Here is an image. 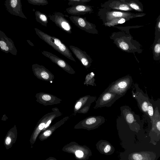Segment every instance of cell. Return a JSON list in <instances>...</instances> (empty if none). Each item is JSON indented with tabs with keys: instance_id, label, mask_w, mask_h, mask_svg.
Instances as JSON below:
<instances>
[{
	"instance_id": "cell-1",
	"label": "cell",
	"mask_w": 160,
	"mask_h": 160,
	"mask_svg": "<svg viewBox=\"0 0 160 160\" xmlns=\"http://www.w3.org/2000/svg\"><path fill=\"white\" fill-rule=\"evenodd\" d=\"M110 38L117 47L123 52L134 54L136 52L140 54L142 52L140 44L130 35L113 34Z\"/></svg>"
},
{
	"instance_id": "cell-2",
	"label": "cell",
	"mask_w": 160,
	"mask_h": 160,
	"mask_svg": "<svg viewBox=\"0 0 160 160\" xmlns=\"http://www.w3.org/2000/svg\"><path fill=\"white\" fill-rule=\"evenodd\" d=\"M34 29L36 34L40 39L68 58L76 62L69 49L59 39L50 36L37 28H35Z\"/></svg>"
},
{
	"instance_id": "cell-3",
	"label": "cell",
	"mask_w": 160,
	"mask_h": 160,
	"mask_svg": "<svg viewBox=\"0 0 160 160\" xmlns=\"http://www.w3.org/2000/svg\"><path fill=\"white\" fill-rule=\"evenodd\" d=\"M133 80L132 77L126 75L112 82L104 90L123 96L131 88Z\"/></svg>"
},
{
	"instance_id": "cell-4",
	"label": "cell",
	"mask_w": 160,
	"mask_h": 160,
	"mask_svg": "<svg viewBox=\"0 0 160 160\" xmlns=\"http://www.w3.org/2000/svg\"><path fill=\"white\" fill-rule=\"evenodd\" d=\"M151 123L152 128L149 134L150 143L156 145L160 139V114L157 107L154 110Z\"/></svg>"
},
{
	"instance_id": "cell-5",
	"label": "cell",
	"mask_w": 160,
	"mask_h": 160,
	"mask_svg": "<svg viewBox=\"0 0 160 160\" xmlns=\"http://www.w3.org/2000/svg\"><path fill=\"white\" fill-rule=\"evenodd\" d=\"M134 86L135 90H132V96L137 101L138 106L142 112L148 115L147 109L149 98L148 95L139 88L138 84L135 83Z\"/></svg>"
},
{
	"instance_id": "cell-6",
	"label": "cell",
	"mask_w": 160,
	"mask_h": 160,
	"mask_svg": "<svg viewBox=\"0 0 160 160\" xmlns=\"http://www.w3.org/2000/svg\"><path fill=\"white\" fill-rule=\"evenodd\" d=\"M122 97L115 93L104 91L97 100L95 107L98 108L110 107Z\"/></svg>"
},
{
	"instance_id": "cell-7",
	"label": "cell",
	"mask_w": 160,
	"mask_h": 160,
	"mask_svg": "<svg viewBox=\"0 0 160 160\" xmlns=\"http://www.w3.org/2000/svg\"><path fill=\"white\" fill-rule=\"evenodd\" d=\"M48 17L57 26L69 34L72 33V27L62 13L56 12L53 14H49Z\"/></svg>"
},
{
	"instance_id": "cell-8",
	"label": "cell",
	"mask_w": 160,
	"mask_h": 160,
	"mask_svg": "<svg viewBox=\"0 0 160 160\" xmlns=\"http://www.w3.org/2000/svg\"><path fill=\"white\" fill-rule=\"evenodd\" d=\"M69 18L73 23L82 30L90 33H98L94 25L87 21L85 17L82 18L77 15H71Z\"/></svg>"
},
{
	"instance_id": "cell-9",
	"label": "cell",
	"mask_w": 160,
	"mask_h": 160,
	"mask_svg": "<svg viewBox=\"0 0 160 160\" xmlns=\"http://www.w3.org/2000/svg\"><path fill=\"white\" fill-rule=\"evenodd\" d=\"M34 75L38 79L52 83L54 78V75L44 66L38 64L32 65Z\"/></svg>"
},
{
	"instance_id": "cell-10",
	"label": "cell",
	"mask_w": 160,
	"mask_h": 160,
	"mask_svg": "<svg viewBox=\"0 0 160 160\" xmlns=\"http://www.w3.org/2000/svg\"><path fill=\"white\" fill-rule=\"evenodd\" d=\"M0 49L7 53L9 52L14 55H17V50L13 42L1 30H0Z\"/></svg>"
},
{
	"instance_id": "cell-11",
	"label": "cell",
	"mask_w": 160,
	"mask_h": 160,
	"mask_svg": "<svg viewBox=\"0 0 160 160\" xmlns=\"http://www.w3.org/2000/svg\"><path fill=\"white\" fill-rule=\"evenodd\" d=\"M42 54L48 58L64 71L70 74H74L75 72L72 67L64 60L48 51H43Z\"/></svg>"
},
{
	"instance_id": "cell-12",
	"label": "cell",
	"mask_w": 160,
	"mask_h": 160,
	"mask_svg": "<svg viewBox=\"0 0 160 160\" xmlns=\"http://www.w3.org/2000/svg\"><path fill=\"white\" fill-rule=\"evenodd\" d=\"M5 5L11 14L27 19L23 13L21 0H5Z\"/></svg>"
},
{
	"instance_id": "cell-13",
	"label": "cell",
	"mask_w": 160,
	"mask_h": 160,
	"mask_svg": "<svg viewBox=\"0 0 160 160\" xmlns=\"http://www.w3.org/2000/svg\"><path fill=\"white\" fill-rule=\"evenodd\" d=\"M69 48L76 57L86 69L90 67L92 62V59L85 51L72 45L69 46Z\"/></svg>"
},
{
	"instance_id": "cell-14",
	"label": "cell",
	"mask_w": 160,
	"mask_h": 160,
	"mask_svg": "<svg viewBox=\"0 0 160 160\" xmlns=\"http://www.w3.org/2000/svg\"><path fill=\"white\" fill-rule=\"evenodd\" d=\"M124 107L125 109L122 111V113L126 122L130 128L138 132L140 130V127L135 119L134 112H132L130 108L128 106L127 107H125V106Z\"/></svg>"
},
{
	"instance_id": "cell-15",
	"label": "cell",
	"mask_w": 160,
	"mask_h": 160,
	"mask_svg": "<svg viewBox=\"0 0 160 160\" xmlns=\"http://www.w3.org/2000/svg\"><path fill=\"white\" fill-rule=\"evenodd\" d=\"M155 153L150 151H141L132 153L128 156V160H155Z\"/></svg>"
},
{
	"instance_id": "cell-16",
	"label": "cell",
	"mask_w": 160,
	"mask_h": 160,
	"mask_svg": "<svg viewBox=\"0 0 160 160\" xmlns=\"http://www.w3.org/2000/svg\"><path fill=\"white\" fill-rule=\"evenodd\" d=\"M66 10L69 14L78 16L90 12L92 10L89 6L84 4H79L72 5L71 7L66 8Z\"/></svg>"
},
{
	"instance_id": "cell-17",
	"label": "cell",
	"mask_w": 160,
	"mask_h": 160,
	"mask_svg": "<svg viewBox=\"0 0 160 160\" xmlns=\"http://www.w3.org/2000/svg\"><path fill=\"white\" fill-rule=\"evenodd\" d=\"M98 150L102 154L106 155L113 154L115 150L113 146L108 141L103 140L99 141L96 145Z\"/></svg>"
},
{
	"instance_id": "cell-18",
	"label": "cell",
	"mask_w": 160,
	"mask_h": 160,
	"mask_svg": "<svg viewBox=\"0 0 160 160\" xmlns=\"http://www.w3.org/2000/svg\"><path fill=\"white\" fill-rule=\"evenodd\" d=\"M35 14L36 21L42 26L46 27L48 22L47 15L39 11H36Z\"/></svg>"
},
{
	"instance_id": "cell-19",
	"label": "cell",
	"mask_w": 160,
	"mask_h": 160,
	"mask_svg": "<svg viewBox=\"0 0 160 160\" xmlns=\"http://www.w3.org/2000/svg\"><path fill=\"white\" fill-rule=\"evenodd\" d=\"M153 58L154 60L160 59V38L155 40L152 45Z\"/></svg>"
},
{
	"instance_id": "cell-20",
	"label": "cell",
	"mask_w": 160,
	"mask_h": 160,
	"mask_svg": "<svg viewBox=\"0 0 160 160\" xmlns=\"http://www.w3.org/2000/svg\"><path fill=\"white\" fill-rule=\"evenodd\" d=\"M94 77L95 74L93 72L88 74L85 78L84 84L87 86L90 85L96 86V85L95 82V80Z\"/></svg>"
},
{
	"instance_id": "cell-21",
	"label": "cell",
	"mask_w": 160,
	"mask_h": 160,
	"mask_svg": "<svg viewBox=\"0 0 160 160\" xmlns=\"http://www.w3.org/2000/svg\"><path fill=\"white\" fill-rule=\"evenodd\" d=\"M31 4L38 6H44L48 3V0H27Z\"/></svg>"
},
{
	"instance_id": "cell-22",
	"label": "cell",
	"mask_w": 160,
	"mask_h": 160,
	"mask_svg": "<svg viewBox=\"0 0 160 160\" xmlns=\"http://www.w3.org/2000/svg\"><path fill=\"white\" fill-rule=\"evenodd\" d=\"M150 100V99H149L148 102L147 112L148 116L150 118L151 122L153 119L154 110L152 105L151 103Z\"/></svg>"
},
{
	"instance_id": "cell-23",
	"label": "cell",
	"mask_w": 160,
	"mask_h": 160,
	"mask_svg": "<svg viewBox=\"0 0 160 160\" xmlns=\"http://www.w3.org/2000/svg\"><path fill=\"white\" fill-rule=\"evenodd\" d=\"M69 1L68 4L71 5L79 4H84L90 0H68Z\"/></svg>"
},
{
	"instance_id": "cell-24",
	"label": "cell",
	"mask_w": 160,
	"mask_h": 160,
	"mask_svg": "<svg viewBox=\"0 0 160 160\" xmlns=\"http://www.w3.org/2000/svg\"><path fill=\"white\" fill-rule=\"evenodd\" d=\"M42 96V99L45 101H49L52 98V97L49 94H42L40 95Z\"/></svg>"
},
{
	"instance_id": "cell-25",
	"label": "cell",
	"mask_w": 160,
	"mask_h": 160,
	"mask_svg": "<svg viewBox=\"0 0 160 160\" xmlns=\"http://www.w3.org/2000/svg\"><path fill=\"white\" fill-rule=\"evenodd\" d=\"M119 8L121 10L124 11H128L129 9V8L128 6L124 4L121 5L119 7Z\"/></svg>"
},
{
	"instance_id": "cell-26",
	"label": "cell",
	"mask_w": 160,
	"mask_h": 160,
	"mask_svg": "<svg viewBox=\"0 0 160 160\" xmlns=\"http://www.w3.org/2000/svg\"><path fill=\"white\" fill-rule=\"evenodd\" d=\"M123 13L120 12H114L112 13V15L115 17H120L123 16Z\"/></svg>"
},
{
	"instance_id": "cell-27",
	"label": "cell",
	"mask_w": 160,
	"mask_h": 160,
	"mask_svg": "<svg viewBox=\"0 0 160 160\" xmlns=\"http://www.w3.org/2000/svg\"><path fill=\"white\" fill-rule=\"evenodd\" d=\"M75 154L78 158H82L83 156V153L82 151L77 150Z\"/></svg>"
},
{
	"instance_id": "cell-28",
	"label": "cell",
	"mask_w": 160,
	"mask_h": 160,
	"mask_svg": "<svg viewBox=\"0 0 160 160\" xmlns=\"http://www.w3.org/2000/svg\"><path fill=\"white\" fill-rule=\"evenodd\" d=\"M130 5L131 7L135 10H138L139 9V7L135 3H131Z\"/></svg>"
},
{
	"instance_id": "cell-29",
	"label": "cell",
	"mask_w": 160,
	"mask_h": 160,
	"mask_svg": "<svg viewBox=\"0 0 160 160\" xmlns=\"http://www.w3.org/2000/svg\"><path fill=\"white\" fill-rule=\"evenodd\" d=\"M51 134V131L50 130H48L44 132L43 133V135L46 137H48Z\"/></svg>"
},
{
	"instance_id": "cell-30",
	"label": "cell",
	"mask_w": 160,
	"mask_h": 160,
	"mask_svg": "<svg viewBox=\"0 0 160 160\" xmlns=\"http://www.w3.org/2000/svg\"><path fill=\"white\" fill-rule=\"evenodd\" d=\"M82 105V103L80 102H78L75 105V108L77 110L79 109Z\"/></svg>"
},
{
	"instance_id": "cell-31",
	"label": "cell",
	"mask_w": 160,
	"mask_h": 160,
	"mask_svg": "<svg viewBox=\"0 0 160 160\" xmlns=\"http://www.w3.org/2000/svg\"><path fill=\"white\" fill-rule=\"evenodd\" d=\"M45 126V124L44 123H41L38 126V128L40 130H42L44 128Z\"/></svg>"
},
{
	"instance_id": "cell-32",
	"label": "cell",
	"mask_w": 160,
	"mask_h": 160,
	"mask_svg": "<svg viewBox=\"0 0 160 160\" xmlns=\"http://www.w3.org/2000/svg\"><path fill=\"white\" fill-rule=\"evenodd\" d=\"M11 141V139L10 138L8 137L6 139L5 143L7 145H9Z\"/></svg>"
},
{
	"instance_id": "cell-33",
	"label": "cell",
	"mask_w": 160,
	"mask_h": 160,
	"mask_svg": "<svg viewBox=\"0 0 160 160\" xmlns=\"http://www.w3.org/2000/svg\"><path fill=\"white\" fill-rule=\"evenodd\" d=\"M125 22V19L123 18H122L118 22V23L119 24H122Z\"/></svg>"
},
{
	"instance_id": "cell-34",
	"label": "cell",
	"mask_w": 160,
	"mask_h": 160,
	"mask_svg": "<svg viewBox=\"0 0 160 160\" xmlns=\"http://www.w3.org/2000/svg\"><path fill=\"white\" fill-rule=\"evenodd\" d=\"M51 121L50 120L48 121V122H47V123H46V124H45V128H46L47 127H48L49 126V124L51 123Z\"/></svg>"
},
{
	"instance_id": "cell-35",
	"label": "cell",
	"mask_w": 160,
	"mask_h": 160,
	"mask_svg": "<svg viewBox=\"0 0 160 160\" xmlns=\"http://www.w3.org/2000/svg\"><path fill=\"white\" fill-rule=\"evenodd\" d=\"M27 42H28V43L31 46H34L33 44L32 43L30 40H27Z\"/></svg>"
},
{
	"instance_id": "cell-36",
	"label": "cell",
	"mask_w": 160,
	"mask_h": 160,
	"mask_svg": "<svg viewBox=\"0 0 160 160\" xmlns=\"http://www.w3.org/2000/svg\"><path fill=\"white\" fill-rule=\"evenodd\" d=\"M158 27L159 28H160V22H159L158 24Z\"/></svg>"
}]
</instances>
